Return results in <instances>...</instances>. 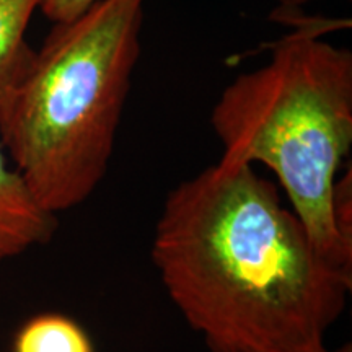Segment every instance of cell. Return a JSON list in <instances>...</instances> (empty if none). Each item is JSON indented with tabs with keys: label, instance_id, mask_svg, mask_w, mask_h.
<instances>
[{
	"label": "cell",
	"instance_id": "cell-1",
	"mask_svg": "<svg viewBox=\"0 0 352 352\" xmlns=\"http://www.w3.org/2000/svg\"><path fill=\"white\" fill-rule=\"evenodd\" d=\"M151 256L210 352L324 341L352 287V271L320 253L276 184L226 157L168 192Z\"/></svg>",
	"mask_w": 352,
	"mask_h": 352
},
{
	"label": "cell",
	"instance_id": "cell-2",
	"mask_svg": "<svg viewBox=\"0 0 352 352\" xmlns=\"http://www.w3.org/2000/svg\"><path fill=\"white\" fill-rule=\"evenodd\" d=\"M144 3L98 0L56 23L0 98V145L52 214L85 202L107 175L140 56Z\"/></svg>",
	"mask_w": 352,
	"mask_h": 352
},
{
	"label": "cell",
	"instance_id": "cell-3",
	"mask_svg": "<svg viewBox=\"0 0 352 352\" xmlns=\"http://www.w3.org/2000/svg\"><path fill=\"white\" fill-rule=\"evenodd\" d=\"M284 19L292 32L271 44L270 63L222 91L210 124L222 157L267 166L320 253L352 271V236L334 201L352 147V52L321 38L333 20Z\"/></svg>",
	"mask_w": 352,
	"mask_h": 352
},
{
	"label": "cell",
	"instance_id": "cell-4",
	"mask_svg": "<svg viewBox=\"0 0 352 352\" xmlns=\"http://www.w3.org/2000/svg\"><path fill=\"white\" fill-rule=\"evenodd\" d=\"M57 215L39 204L0 145V266L50 243Z\"/></svg>",
	"mask_w": 352,
	"mask_h": 352
},
{
	"label": "cell",
	"instance_id": "cell-5",
	"mask_svg": "<svg viewBox=\"0 0 352 352\" xmlns=\"http://www.w3.org/2000/svg\"><path fill=\"white\" fill-rule=\"evenodd\" d=\"M43 0H0V98L19 80L33 57L26 30Z\"/></svg>",
	"mask_w": 352,
	"mask_h": 352
},
{
	"label": "cell",
	"instance_id": "cell-6",
	"mask_svg": "<svg viewBox=\"0 0 352 352\" xmlns=\"http://www.w3.org/2000/svg\"><path fill=\"white\" fill-rule=\"evenodd\" d=\"M13 352H95V346L85 329L70 316L39 314L16 331Z\"/></svg>",
	"mask_w": 352,
	"mask_h": 352
},
{
	"label": "cell",
	"instance_id": "cell-7",
	"mask_svg": "<svg viewBox=\"0 0 352 352\" xmlns=\"http://www.w3.org/2000/svg\"><path fill=\"white\" fill-rule=\"evenodd\" d=\"M96 2L98 0H43L39 12H43L52 25L65 23L80 16Z\"/></svg>",
	"mask_w": 352,
	"mask_h": 352
},
{
	"label": "cell",
	"instance_id": "cell-8",
	"mask_svg": "<svg viewBox=\"0 0 352 352\" xmlns=\"http://www.w3.org/2000/svg\"><path fill=\"white\" fill-rule=\"evenodd\" d=\"M264 352H333V351L324 346V341H314V342H305V344L284 347V349H272V351H264Z\"/></svg>",
	"mask_w": 352,
	"mask_h": 352
},
{
	"label": "cell",
	"instance_id": "cell-9",
	"mask_svg": "<svg viewBox=\"0 0 352 352\" xmlns=\"http://www.w3.org/2000/svg\"><path fill=\"white\" fill-rule=\"evenodd\" d=\"M279 2V15L280 19L284 16H290V15H296V13H300V8L307 3L314 2V0H277Z\"/></svg>",
	"mask_w": 352,
	"mask_h": 352
}]
</instances>
